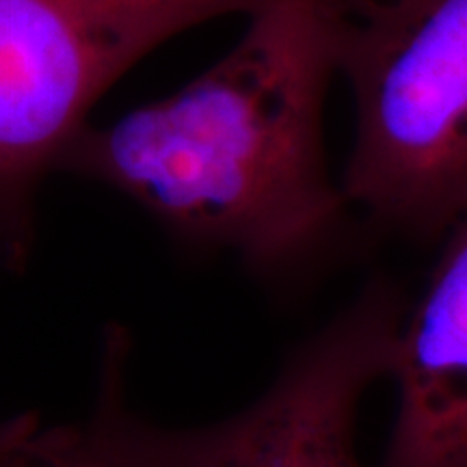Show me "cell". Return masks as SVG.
Segmentation results:
<instances>
[{"instance_id": "3957f363", "label": "cell", "mask_w": 467, "mask_h": 467, "mask_svg": "<svg viewBox=\"0 0 467 467\" xmlns=\"http://www.w3.org/2000/svg\"><path fill=\"white\" fill-rule=\"evenodd\" d=\"M407 314L405 295L377 279L303 342L254 405L203 429H162L128 409L124 327H110L85 440L113 467H361L355 416L361 396L389 377Z\"/></svg>"}, {"instance_id": "52a82bcc", "label": "cell", "mask_w": 467, "mask_h": 467, "mask_svg": "<svg viewBox=\"0 0 467 467\" xmlns=\"http://www.w3.org/2000/svg\"><path fill=\"white\" fill-rule=\"evenodd\" d=\"M58 467H113L102 457L89 441L85 440L83 431L67 426L63 429L61 448H58Z\"/></svg>"}, {"instance_id": "6da1fadb", "label": "cell", "mask_w": 467, "mask_h": 467, "mask_svg": "<svg viewBox=\"0 0 467 467\" xmlns=\"http://www.w3.org/2000/svg\"><path fill=\"white\" fill-rule=\"evenodd\" d=\"M337 78L331 0H268L189 85L109 126L87 124L57 171L109 186L191 254H234L285 285L348 241L355 210L327 167Z\"/></svg>"}, {"instance_id": "277c9868", "label": "cell", "mask_w": 467, "mask_h": 467, "mask_svg": "<svg viewBox=\"0 0 467 467\" xmlns=\"http://www.w3.org/2000/svg\"><path fill=\"white\" fill-rule=\"evenodd\" d=\"M268 0H0V266L33 254L37 192L121 74L167 39Z\"/></svg>"}, {"instance_id": "8992f818", "label": "cell", "mask_w": 467, "mask_h": 467, "mask_svg": "<svg viewBox=\"0 0 467 467\" xmlns=\"http://www.w3.org/2000/svg\"><path fill=\"white\" fill-rule=\"evenodd\" d=\"M0 467H52L48 433L33 413L0 424Z\"/></svg>"}, {"instance_id": "7a4b0ae2", "label": "cell", "mask_w": 467, "mask_h": 467, "mask_svg": "<svg viewBox=\"0 0 467 467\" xmlns=\"http://www.w3.org/2000/svg\"><path fill=\"white\" fill-rule=\"evenodd\" d=\"M355 107L340 186L368 223L440 241L467 214V0H331Z\"/></svg>"}, {"instance_id": "5b68a950", "label": "cell", "mask_w": 467, "mask_h": 467, "mask_svg": "<svg viewBox=\"0 0 467 467\" xmlns=\"http://www.w3.org/2000/svg\"><path fill=\"white\" fill-rule=\"evenodd\" d=\"M443 241L396 342L399 409L379 467H467V214Z\"/></svg>"}]
</instances>
